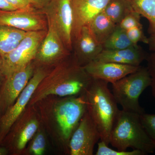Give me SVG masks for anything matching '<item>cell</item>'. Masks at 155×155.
Wrapping results in <instances>:
<instances>
[{
    "instance_id": "obj_32",
    "label": "cell",
    "mask_w": 155,
    "mask_h": 155,
    "mask_svg": "<svg viewBox=\"0 0 155 155\" xmlns=\"http://www.w3.org/2000/svg\"><path fill=\"white\" fill-rule=\"evenodd\" d=\"M148 45L149 50L155 52V32L150 34L148 38Z\"/></svg>"
},
{
    "instance_id": "obj_34",
    "label": "cell",
    "mask_w": 155,
    "mask_h": 155,
    "mask_svg": "<svg viewBox=\"0 0 155 155\" xmlns=\"http://www.w3.org/2000/svg\"><path fill=\"white\" fill-rule=\"evenodd\" d=\"M9 153L8 150L5 147L0 146V155H7Z\"/></svg>"
},
{
    "instance_id": "obj_17",
    "label": "cell",
    "mask_w": 155,
    "mask_h": 155,
    "mask_svg": "<svg viewBox=\"0 0 155 155\" xmlns=\"http://www.w3.org/2000/svg\"><path fill=\"white\" fill-rule=\"evenodd\" d=\"M147 55L142 48L137 45L124 49H104L94 60L138 67L146 60Z\"/></svg>"
},
{
    "instance_id": "obj_16",
    "label": "cell",
    "mask_w": 155,
    "mask_h": 155,
    "mask_svg": "<svg viewBox=\"0 0 155 155\" xmlns=\"http://www.w3.org/2000/svg\"><path fill=\"white\" fill-rule=\"evenodd\" d=\"M73 56L82 67L94 61L104 50L103 45L97 41L87 26L81 29L79 36L73 42Z\"/></svg>"
},
{
    "instance_id": "obj_26",
    "label": "cell",
    "mask_w": 155,
    "mask_h": 155,
    "mask_svg": "<svg viewBox=\"0 0 155 155\" xmlns=\"http://www.w3.org/2000/svg\"><path fill=\"white\" fill-rule=\"evenodd\" d=\"M127 36L130 41L134 45H138L139 42L148 44V38L147 37L143 32V25L136 26L126 31Z\"/></svg>"
},
{
    "instance_id": "obj_30",
    "label": "cell",
    "mask_w": 155,
    "mask_h": 155,
    "mask_svg": "<svg viewBox=\"0 0 155 155\" xmlns=\"http://www.w3.org/2000/svg\"><path fill=\"white\" fill-rule=\"evenodd\" d=\"M28 2L34 8L41 10L49 3L51 0H28Z\"/></svg>"
},
{
    "instance_id": "obj_18",
    "label": "cell",
    "mask_w": 155,
    "mask_h": 155,
    "mask_svg": "<svg viewBox=\"0 0 155 155\" xmlns=\"http://www.w3.org/2000/svg\"><path fill=\"white\" fill-rule=\"evenodd\" d=\"M116 25L103 11L94 17L87 26L95 39L103 45L113 33Z\"/></svg>"
},
{
    "instance_id": "obj_1",
    "label": "cell",
    "mask_w": 155,
    "mask_h": 155,
    "mask_svg": "<svg viewBox=\"0 0 155 155\" xmlns=\"http://www.w3.org/2000/svg\"><path fill=\"white\" fill-rule=\"evenodd\" d=\"M33 106L53 143L59 150L69 155L70 138L87 111L84 94L48 96Z\"/></svg>"
},
{
    "instance_id": "obj_27",
    "label": "cell",
    "mask_w": 155,
    "mask_h": 155,
    "mask_svg": "<svg viewBox=\"0 0 155 155\" xmlns=\"http://www.w3.org/2000/svg\"><path fill=\"white\" fill-rule=\"evenodd\" d=\"M140 119L145 129L155 143V114L145 113L140 115Z\"/></svg>"
},
{
    "instance_id": "obj_3",
    "label": "cell",
    "mask_w": 155,
    "mask_h": 155,
    "mask_svg": "<svg viewBox=\"0 0 155 155\" xmlns=\"http://www.w3.org/2000/svg\"><path fill=\"white\" fill-rule=\"evenodd\" d=\"M84 94L87 111L99 131L101 140L109 145L111 131L120 110L108 83L92 78Z\"/></svg>"
},
{
    "instance_id": "obj_15",
    "label": "cell",
    "mask_w": 155,
    "mask_h": 155,
    "mask_svg": "<svg viewBox=\"0 0 155 155\" xmlns=\"http://www.w3.org/2000/svg\"><path fill=\"white\" fill-rule=\"evenodd\" d=\"M140 66L94 60L83 67L92 78L104 81L112 84L135 72Z\"/></svg>"
},
{
    "instance_id": "obj_11",
    "label": "cell",
    "mask_w": 155,
    "mask_h": 155,
    "mask_svg": "<svg viewBox=\"0 0 155 155\" xmlns=\"http://www.w3.org/2000/svg\"><path fill=\"white\" fill-rule=\"evenodd\" d=\"M0 24L26 32L47 30L45 14L34 8L13 11L0 10Z\"/></svg>"
},
{
    "instance_id": "obj_23",
    "label": "cell",
    "mask_w": 155,
    "mask_h": 155,
    "mask_svg": "<svg viewBox=\"0 0 155 155\" xmlns=\"http://www.w3.org/2000/svg\"><path fill=\"white\" fill-rule=\"evenodd\" d=\"M46 132L43 125H41L36 133L28 143L24 155H42L44 154L47 147Z\"/></svg>"
},
{
    "instance_id": "obj_19",
    "label": "cell",
    "mask_w": 155,
    "mask_h": 155,
    "mask_svg": "<svg viewBox=\"0 0 155 155\" xmlns=\"http://www.w3.org/2000/svg\"><path fill=\"white\" fill-rule=\"evenodd\" d=\"M27 32L0 24V57L3 58L11 52L25 37Z\"/></svg>"
},
{
    "instance_id": "obj_2",
    "label": "cell",
    "mask_w": 155,
    "mask_h": 155,
    "mask_svg": "<svg viewBox=\"0 0 155 155\" xmlns=\"http://www.w3.org/2000/svg\"><path fill=\"white\" fill-rule=\"evenodd\" d=\"M92 78L71 54L61 61L41 81L28 103L32 106L50 95H81L85 93Z\"/></svg>"
},
{
    "instance_id": "obj_14",
    "label": "cell",
    "mask_w": 155,
    "mask_h": 155,
    "mask_svg": "<svg viewBox=\"0 0 155 155\" xmlns=\"http://www.w3.org/2000/svg\"><path fill=\"white\" fill-rule=\"evenodd\" d=\"M110 0H72L73 23L72 41L78 37L81 29L101 12Z\"/></svg>"
},
{
    "instance_id": "obj_6",
    "label": "cell",
    "mask_w": 155,
    "mask_h": 155,
    "mask_svg": "<svg viewBox=\"0 0 155 155\" xmlns=\"http://www.w3.org/2000/svg\"><path fill=\"white\" fill-rule=\"evenodd\" d=\"M41 125L36 108L28 106L12 125L1 146L12 155H24L28 143Z\"/></svg>"
},
{
    "instance_id": "obj_13",
    "label": "cell",
    "mask_w": 155,
    "mask_h": 155,
    "mask_svg": "<svg viewBox=\"0 0 155 155\" xmlns=\"http://www.w3.org/2000/svg\"><path fill=\"white\" fill-rule=\"evenodd\" d=\"M35 66L33 62L5 77L0 88L1 116L12 106L32 77Z\"/></svg>"
},
{
    "instance_id": "obj_20",
    "label": "cell",
    "mask_w": 155,
    "mask_h": 155,
    "mask_svg": "<svg viewBox=\"0 0 155 155\" xmlns=\"http://www.w3.org/2000/svg\"><path fill=\"white\" fill-rule=\"evenodd\" d=\"M131 0H110L103 12L116 24L133 11Z\"/></svg>"
},
{
    "instance_id": "obj_5",
    "label": "cell",
    "mask_w": 155,
    "mask_h": 155,
    "mask_svg": "<svg viewBox=\"0 0 155 155\" xmlns=\"http://www.w3.org/2000/svg\"><path fill=\"white\" fill-rule=\"evenodd\" d=\"M151 78L147 67L140 66L136 71L112 84V93L122 110L141 114L145 113L139 102L140 95L150 86Z\"/></svg>"
},
{
    "instance_id": "obj_22",
    "label": "cell",
    "mask_w": 155,
    "mask_h": 155,
    "mask_svg": "<svg viewBox=\"0 0 155 155\" xmlns=\"http://www.w3.org/2000/svg\"><path fill=\"white\" fill-rule=\"evenodd\" d=\"M134 11L146 18L149 23L148 32H155V0H131Z\"/></svg>"
},
{
    "instance_id": "obj_33",
    "label": "cell",
    "mask_w": 155,
    "mask_h": 155,
    "mask_svg": "<svg viewBox=\"0 0 155 155\" xmlns=\"http://www.w3.org/2000/svg\"><path fill=\"white\" fill-rule=\"evenodd\" d=\"M5 78L4 75V70H3L2 60V58L0 57V88L5 80Z\"/></svg>"
},
{
    "instance_id": "obj_24",
    "label": "cell",
    "mask_w": 155,
    "mask_h": 155,
    "mask_svg": "<svg viewBox=\"0 0 155 155\" xmlns=\"http://www.w3.org/2000/svg\"><path fill=\"white\" fill-rule=\"evenodd\" d=\"M96 155H144L142 152L137 150H133L132 151H121L112 149L108 147L104 142L102 141L98 143L97 150Z\"/></svg>"
},
{
    "instance_id": "obj_25",
    "label": "cell",
    "mask_w": 155,
    "mask_h": 155,
    "mask_svg": "<svg viewBox=\"0 0 155 155\" xmlns=\"http://www.w3.org/2000/svg\"><path fill=\"white\" fill-rule=\"evenodd\" d=\"M118 25L125 31L136 26H141L140 15L133 10L126 15Z\"/></svg>"
},
{
    "instance_id": "obj_8",
    "label": "cell",
    "mask_w": 155,
    "mask_h": 155,
    "mask_svg": "<svg viewBox=\"0 0 155 155\" xmlns=\"http://www.w3.org/2000/svg\"><path fill=\"white\" fill-rule=\"evenodd\" d=\"M47 30L27 32L14 50L2 58L5 78L33 62Z\"/></svg>"
},
{
    "instance_id": "obj_28",
    "label": "cell",
    "mask_w": 155,
    "mask_h": 155,
    "mask_svg": "<svg viewBox=\"0 0 155 155\" xmlns=\"http://www.w3.org/2000/svg\"><path fill=\"white\" fill-rule=\"evenodd\" d=\"M147 69L150 76V86L151 87L152 94L155 98V52L147 55Z\"/></svg>"
},
{
    "instance_id": "obj_12",
    "label": "cell",
    "mask_w": 155,
    "mask_h": 155,
    "mask_svg": "<svg viewBox=\"0 0 155 155\" xmlns=\"http://www.w3.org/2000/svg\"><path fill=\"white\" fill-rule=\"evenodd\" d=\"M100 140L99 131L87 111L70 138L69 155H93Z\"/></svg>"
},
{
    "instance_id": "obj_35",
    "label": "cell",
    "mask_w": 155,
    "mask_h": 155,
    "mask_svg": "<svg viewBox=\"0 0 155 155\" xmlns=\"http://www.w3.org/2000/svg\"><path fill=\"white\" fill-rule=\"evenodd\" d=\"M1 114H0V120H1Z\"/></svg>"
},
{
    "instance_id": "obj_4",
    "label": "cell",
    "mask_w": 155,
    "mask_h": 155,
    "mask_svg": "<svg viewBox=\"0 0 155 155\" xmlns=\"http://www.w3.org/2000/svg\"><path fill=\"white\" fill-rule=\"evenodd\" d=\"M110 143L119 150L131 148L144 155L155 151V143L143 125L140 114L123 110H119L111 130Z\"/></svg>"
},
{
    "instance_id": "obj_9",
    "label": "cell",
    "mask_w": 155,
    "mask_h": 155,
    "mask_svg": "<svg viewBox=\"0 0 155 155\" xmlns=\"http://www.w3.org/2000/svg\"><path fill=\"white\" fill-rule=\"evenodd\" d=\"M41 11L60 35L70 52L73 50V9L72 0H51Z\"/></svg>"
},
{
    "instance_id": "obj_21",
    "label": "cell",
    "mask_w": 155,
    "mask_h": 155,
    "mask_svg": "<svg viewBox=\"0 0 155 155\" xmlns=\"http://www.w3.org/2000/svg\"><path fill=\"white\" fill-rule=\"evenodd\" d=\"M103 45L104 49L119 50L124 49L136 45L133 44L130 41L126 31L117 24L113 33Z\"/></svg>"
},
{
    "instance_id": "obj_7",
    "label": "cell",
    "mask_w": 155,
    "mask_h": 155,
    "mask_svg": "<svg viewBox=\"0 0 155 155\" xmlns=\"http://www.w3.org/2000/svg\"><path fill=\"white\" fill-rule=\"evenodd\" d=\"M53 67H35L32 77L15 101L1 116L0 120V146L18 117L28 107L34 93L44 78Z\"/></svg>"
},
{
    "instance_id": "obj_10",
    "label": "cell",
    "mask_w": 155,
    "mask_h": 155,
    "mask_svg": "<svg viewBox=\"0 0 155 155\" xmlns=\"http://www.w3.org/2000/svg\"><path fill=\"white\" fill-rule=\"evenodd\" d=\"M47 33L38 50L33 61L35 67H54L71 54L60 35L51 22L48 21Z\"/></svg>"
},
{
    "instance_id": "obj_31",
    "label": "cell",
    "mask_w": 155,
    "mask_h": 155,
    "mask_svg": "<svg viewBox=\"0 0 155 155\" xmlns=\"http://www.w3.org/2000/svg\"><path fill=\"white\" fill-rule=\"evenodd\" d=\"M17 10L11 5L6 0H0V10L2 11H13Z\"/></svg>"
},
{
    "instance_id": "obj_29",
    "label": "cell",
    "mask_w": 155,
    "mask_h": 155,
    "mask_svg": "<svg viewBox=\"0 0 155 155\" xmlns=\"http://www.w3.org/2000/svg\"><path fill=\"white\" fill-rule=\"evenodd\" d=\"M16 9H25L34 8L28 0H6Z\"/></svg>"
}]
</instances>
